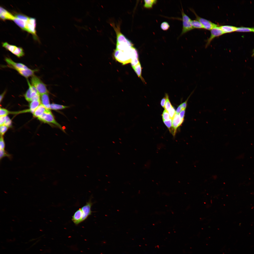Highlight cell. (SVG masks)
Here are the masks:
<instances>
[{"label": "cell", "instance_id": "38", "mask_svg": "<svg viewBox=\"0 0 254 254\" xmlns=\"http://www.w3.org/2000/svg\"><path fill=\"white\" fill-rule=\"evenodd\" d=\"M166 100V98L165 96L161 100V104L162 107L165 108V104Z\"/></svg>", "mask_w": 254, "mask_h": 254}, {"label": "cell", "instance_id": "25", "mask_svg": "<svg viewBox=\"0 0 254 254\" xmlns=\"http://www.w3.org/2000/svg\"><path fill=\"white\" fill-rule=\"evenodd\" d=\"M236 31L241 32H254V27L249 28L241 27H237Z\"/></svg>", "mask_w": 254, "mask_h": 254}, {"label": "cell", "instance_id": "12", "mask_svg": "<svg viewBox=\"0 0 254 254\" xmlns=\"http://www.w3.org/2000/svg\"><path fill=\"white\" fill-rule=\"evenodd\" d=\"M184 120L180 118L179 114H175L172 119V129L171 132L173 136L175 135L177 128L182 123Z\"/></svg>", "mask_w": 254, "mask_h": 254}, {"label": "cell", "instance_id": "10", "mask_svg": "<svg viewBox=\"0 0 254 254\" xmlns=\"http://www.w3.org/2000/svg\"><path fill=\"white\" fill-rule=\"evenodd\" d=\"M210 35L206 40L205 48H207L210 44L211 41L215 37L221 36L224 34L219 26L215 27L210 30Z\"/></svg>", "mask_w": 254, "mask_h": 254}, {"label": "cell", "instance_id": "27", "mask_svg": "<svg viewBox=\"0 0 254 254\" xmlns=\"http://www.w3.org/2000/svg\"><path fill=\"white\" fill-rule=\"evenodd\" d=\"M165 96L166 98V100L164 108L165 109L168 111L170 109L172 108L173 106L171 104L168 94L166 93V94Z\"/></svg>", "mask_w": 254, "mask_h": 254}, {"label": "cell", "instance_id": "13", "mask_svg": "<svg viewBox=\"0 0 254 254\" xmlns=\"http://www.w3.org/2000/svg\"><path fill=\"white\" fill-rule=\"evenodd\" d=\"M93 203L91 200L87 202L86 204L81 208L82 212V222L86 219L92 212L91 210Z\"/></svg>", "mask_w": 254, "mask_h": 254}, {"label": "cell", "instance_id": "29", "mask_svg": "<svg viewBox=\"0 0 254 254\" xmlns=\"http://www.w3.org/2000/svg\"><path fill=\"white\" fill-rule=\"evenodd\" d=\"M162 116L163 121H167L171 119L168 112L166 109L163 111Z\"/></svg>", "mask_w": 254, "mask_h": 254}, {"label": "cell", "instance_id": "35", "mask_svg": "<svg viewBox=\"0 0 254 254\" xmlns=\"http://www.w3.org/2000/svg\"><path fill=\"white\" fill-rule=\"evenodd\" d=\"M5 144L3 136H0V149L1 150H5Z\"/></svg>", "mask_w": 254, "mask_h": 254}, {"label": "cell", "instance_id": "21", "mask_svg": "<svg viewBox=\"0 0 254 254\" xmlns=\"http://www.w3.org/2000/svg\"><path fill=\"white\" fill-rule=\"evenodd\" d=\"M13 20L22 30L25 31L26 21L15 17Z\"/></svg>", "mask_w": 254, "mask_h": 254}, {"label": "cell", "instance_id": "19", "mask_svg": "<svg viewBox=\"0 0 254 254\" xmlns=\"http://www.w3.org/2000/svg\"><path fill=\"white\" fill-rule=\"evenodd\" d=\"M40 103H41L40 99L34 100L31 102L29 105V111L33 113Z\"/></svg>", "mask_w": 254, "mask_h": 254}, {"label": "cell", "instance_id": "20", "mask_svg": "<svg viewBox=\"0 0 254 254\" xmlns=\"http://www.w3.org/2000/svg\"><path fill=\"white\" fill-rule=\"evenodd\" d=\"M132 68L138 77L141 79L143 82L145 83L144 79L142 76V67L140 63L136 66L132 67Z\"/></svg>", "mask_w": 254, "mask_h": 254}, {"label": "cell", "instance_id": "11", "mask_svg": "<svg viewBox=\"0 0 254 254\" xmlns=\"http://www.w3.org/2000/svg\"><path fill=\"white\" fill-rule=\"evenodd\" d=\"M117 36L116 44L126 43L131 45H134L130 40L127 38L120 32L119 28H116L113 26Z\"/></svg>", "mask_w": 254, "mask_h": 254}, {"label": "cell", "instance_id": "41", "mask_svg": "<svg viewBox=\"0 0 254 254\" xmlns=\"http://www.w3.org/2000/svg\"><path fill=\"white\" fill-rule=\"evenodd\" d=\"M6 91H4L2 94H1L0 95V102H1L5 94Z\"/></svg>", "mask_w": 254, "mask_h": 254}, {"label": "cell", "instance_id": "5", "mask_svg": "<svg viewBox=\"0 0 254 254\" xmlns=\"http://www.w3.org/2000/svg\"><path fill=\"white\" fill-rule=\"evenodd\" d=\"M27 81L29 88L24 95L25 99L29 102L40 100V95L36 89L30 83L28 80Z\"/></svg>", "mask_w": 254, "mask_h": 254}, {"label": "cell", "instance_id": "30", "mask_svg": "<svg viewBox=\"0 0 254 254\" xmlns=\"http://www.w3.org/2000/svg\"><path fill=\"white\" fill-rule=\"evenodd\" d=\"M163 121L164 123L169 130L170 132H171L172 129V119L171 118L168 120Z\"/></svg>", "mask_w": 254, "mask_h": 254}, {"label": "cell", "instance_id": "15", "mask_svg": "<svg viewBox=\"0 0 254 254\" xmlns=\"http://www.w3.org/2000/svg\"><path fill=\"white\" fill-rule=\"evenodd\" d=\"M82 212L81 208L78 210L72 217V220L76 225H78L82 222Z\"/></svg>", "mask_w": 254, "mask_h": 254}, {"label": "cell", "instance_id": "6", "mask_svg": "<svg viewBox=\"0 0 254 254\" xmlns=\"http://www.w3.org/2000/svg\"><path fill=\"white\" fill-rule=\"evenodd\" d=\"M181 12L182 16L183 28L180 36L194 29L191 24V20L185 13L182 9Z\"/></svg>", "mask_w": 254, "mask_h": 254}, {"label": "cell", "instance_id": "1", "mask_svg": "<svg viewBox=\"0 0 254 254\" xmlns=\"http://www.w3.org/2000/svg\"><path fill=\"white\" fill-rule=\"evenodd\" d=\"M114 55L116 60L123 64L131 63L132 59L139 58L138 51L134 46L124 50L116 49Z\"/></svg>", "mask_w": 254, "mask_h": 254}, {"label": "cell", "instance_id": "9", "mask_svg": "<svg viewBox=\"0 0 254 254\" xmlns=\"http://www.w3.org/2000/svg\"><path fill=\"white\" fill-rule=\"evenodd\" d=\"M190 9L194 14L196 17V19L200 22L203 26L204 29L210 30L213 28L219 26L218 24H214L209 20L199 16L193 9Z\"/></svg>", "mask_w": 254, "mask_h": 254}, {"label": "cell", "instance_id": "17", "mask_svg": "<svg viewBox=\"0 0 254 254\" xmlns=\"http://www.w3.org/2000/svg\"><path fill=\"white\" fill-rule=\"evenodd\" d=\"M48 109L41 104L33 113V116L38 118L41 116Z\"/></svg>", "mask_w": 254, "mask_h": 254}, {"label": "cell", "instance_id": "28", "mask_svg": "<svg viewBox=\"0 0 254 254\" xmlns=\"http://www.w3.org/2000/svg\"><path fill=\"white\" fill-rule=\"evenodd\" d=\"M14 16L16 18L25 21L28 20L29 17L26 15L20 13H16Z\"/></svg>", "mask_w": 254, "mask_h": 254}, {"label": "cell", "instance_id": "40", "mask_svg": "<svg viewBox=\"0 0 254 254\" xmlns=\"http://www.w3.org/2000/svg\"><path fill=\"white\" fill-rule=\"evenodd\" d=\"M183 110L181 104H180L178 107L176 111V113L179 114Z\"/></svg>", "mask_w": 254, "mask_h": 254}, {"label": "cell", "instance_id": "33", "mask_svg": "<svg viewBox=\"0 0 254 254\" xmlns=\"http://www.w3.org/2000/svg\"><path fill=\"white\" fill-rule=\"evenodd\" d=\"M10 111L4 108H0V116H6L7 115L11 113Z\"/></svg>", "mask_w": 254, "mask_h": 254}, {"label": "cell", "instance_id": "7", "mask_svg": "<svg viewBox=\"0 0 254 254\" xmlns=\"http://www.w3.org/2000/svg\"><path fill=\"white\" fill-rule=\"evenodd\" d=\"M2 45L3 47L19 58L24 55V50L21 47L9 44L7 42L3 43Z\"/></svg>", "mask_w": 254, "mask_h": 254}, {"label": "cell", "instance_id": "39", "mask_svg": "<svg viewBox=\"0 0 254 254\" xmlns=\"http://www.w3.org/2000/svg\"><path fill=\"white\" fill-rule=\"evenodd\" d=\"M185 113V110H182L179 113V115L180 118L182 119H184Z\"/></svg>", "mask_w": 254, "mask_h": 254}, {"label": "cell", "instance_id": "2", "mask_svg": "<svg viewBox=\"0 0 254 254\" xmlns=\"http://www.w3.org/2000/svg\"><path fill=\"white\" fill-rule=\"evenodd\" d=\"M5 60L9 67L15 70L21 75L26 78L32 76L36 71V70L29 68L23 64L15 62L9 58L6 57Z\"/></svg>", "mask_w": 254, "mask_h": 254}, {"label": "cell", "instance_id": "18", "mask_svg": "<svg viewBox=\"0 0 254 254\" xmlns=\"http://www.w3.org/2000/svg\"><path fill=\"white\" fill-rule=\"evenodd\" d=\"M220 27L224 34L236 31L237 27L229 25H222Z\"/></svg>", "mask_w": 254, "mask_h": 254}, {"label": "cell", "instance_id": "37", "mask_svg": "<svg viewBox=\"0 0 254 254\" xmlns=\"http://www.w3.org/2000/svg\"><path fill=\"white\" fill-rule=\"evenodd\" d=\"M6 116H0V126L4 125V124Z\"/></svg>", "mask_w": 254, "mask_h": 254}, {"label": "cell", "instance_id": "23", "mask_svg": "<svg viewBox=\"0 0 254 254\" xmlns=\"http://www.w3.org/2000/svg\"><path fill=\"white\" fill-rule=\"evenodd\" d=\"M69 106H64L55 103L50 104V109L54 110H58L68 108Z\"/></svg>", "mask_w": 254, "mask_h": 254}, {"label": "cell", "instance_id": "32", "mask_svg": "<svg viewBox=\"0 0 254 254\" xmlns=\"http://www.w3.org/2000/svg\"><path fill=\"white\" fill-rule=\"evenodd\" d=\"M8 127L5 125L0 126V136H3L7 130Z\"/></svg>", "mask_w": 254, "mask_h": 254}, {"label": "cell", "instance_id": "36", "mask_svg": "<svg viewBox=\"0 0 254 254\" xmlns=\"http://www.w3.org/2000/svg\"><path fill=\"white\" fill-rule=\"evenodd\" d=\"M12 124V121L9 118L6 116L5 122L4 125H5L8 127H11Z\"/></svg>", "mask_w": 254, "mask_h": 254}, {"label": "cell", "instance_id": "26", "mask_svg": "<svg viewBox=\"0 0 254 254\" xmlns=\"http://www.w3.org/2000/svg\"><path fill=\"white\" fill-rule=\"evenodd\" d=\"M7 157L9 159H11L12 158V155L9 154L5 150H0V160L4 157Z\"/></svg>", "mask_w": 254, "mask_h": 254}, {"label": "cell", "instance_id": "42", "mask_svg": "<svg viewBox=\"0 0 254 254\" xmlns=\"http://www.w3.org/2000/svg\"><path fill=\"white\" fill-rule=\"evenodd\" d=\"M252 57L254 56V49H253L252 52Z\"/></svg>", "mask_w": 254, "mask_h": 254}, {"label": "cell", "instance_id": "34", "mask_svg": "<svg viewBox=\"0 0 254 254\" xmlns=\"http://www.w3.org/2000/svg\"><path fill=\"white\" fill-rule=\"evenodd\" d=\"M167 111L169 113L171 118L172 119L176 113L175 111L174 108L173 107Z\"/></svg>", "mask_w": 254, "mask_h": 254}, {"label": "cell", "instance_id": "14", "mask_svg": "<svg viewBox=\"0 0 254 254\" xmlns=\"http://www.w3.org/2000/svg\"><path fill=\"white\" fill-rule=\"evenodd\" d=\"M0 17L3 20H13L15 16L5 9L0 6Z\"/></svg>", "mask_w": 254, "mask_h": 254}, {"label": "cell", "instance_id": "4", "mask_svg": "<svg viewBox=\"0 0 254 254\" xmlns=\"http://www.w3.org/2000/svg\"><path fill=\"white\" fill-rule=\"evenodd\" d=\"M31 82L40 95L49 93L45 84L36 76L34 75L32 76Z\"/></svg>", "mask_w": 254, "mask_h": 254}, {"label": "cell", "instance_id": "3", "mask_svg": "<svg viewBox=\"0 0 254 254\" xmlns=\"http://www.w3.org/2000/svg\"><path fill=\"white\" fill-rule=\"evenodd\" d=\"M38 119L40 121L44 123L53 124L65 133V131L61 125L55 120L50 110L47 109L44 114Z\"/></svg>", "mask_w": 254, "mask_h": 254}, {"label": "cell", "instance_id": "16", "mask_svg": "<svg viewBox=\"0 0 254 254\" xmlns=\"http://www.w3.org/2000/svg\"><path fill=\"white\" fill-rule=\"evenodd\" d=\"M41 103L47 109L50 110V104L48 93H46L40 95Z\"/></svg>", "mask_w": 254, "mask_h": 254}, {"label": "cell", "instance_id": "24", "mask_svg": "<svg viewBox=\"0 0 254 254\" xmlns=\"http://www.w3.org/2000/svg\"><path fill=\"white\" fill-rule=\"evenodd\" d=\"M191 25L193 28L204 29V27L198 20H191Z\"/></svg>", "mask_w": 254, "mask_h": 254}, {"label": "cell", "instance_id": "31", "mask_svg": "<svg viewBox=\"0 0 254 254\" xmlns=\"http://www.w3.org/2000/svg\"><path fill=\"white\" fill-rule=\"evenodd\" d=\"M170 27L169 24L167 22L164 21L161 23L160 25L161 28L164 31L167 30Z\"/></svg>", "mask_w": 254, "mask_h": 254}, {"label": "cell", "instance_id": "22", "mask_svg": "<svg viewBox=\"0 0 254 254\" xmlns=\"http://www.w3.org/2000/svg\"><path fill=\"white\" fill-rule=\"evenodd\" d=\"M157 2V0H144L143 6L146 8L151 9L152 8L153 6L156 4Z\"/></svg>", "mask_w": 254, "mask_h": 254}, {"label": "cell", "instance_id": "8", "mask_svg": "<svg viewBox=\"0 0 254 254\" xmlns=\"http://www.w3.org/2000/svg\"><path fill=\"white\" fill-rule=\"evenodd\" d=\"M36 20L34 18L29 17L26 21L25 31L32 34L34 38H37L36 30Z\"/></svg>", "mask_w": 254, "mask_h": 254}]
</instances>
